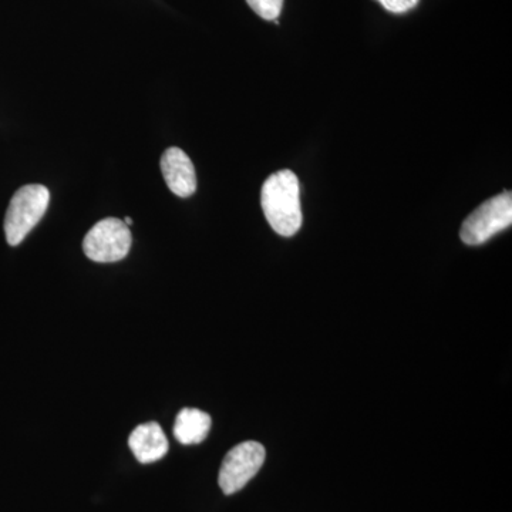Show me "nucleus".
Returning <instances> with one entry per match:
<instances>
[{"label":"nucleus","mask_w":512,"mask_h":512,"mask_svg":"<svg viewBox=\"0 0 512 512\" xmlns=\"http://www.w3.org/2000/svg\"><path fill=\"white\" fill-rule=\"evenodd\" d=\"M165 183L177 197L188 198L197 191V175L190 157L181 148L170 147L161 157Z\"/></svg>","instance_id":"6"},{"label":"nucleus","mask_w":512,"mask_h":512,"mask_svg":"<svg viewBox=\"0 0 512 512\" xmlns=\"http://www.w3.org/2000/svg\"><path fill=\"white\" fill-rule=\"evenodd\" d=\"M265 448L258 441H245L228 451L218 476L224 494L238 493L264 466Z\"/></svg>","instance_id":"5"},{"label":"nucleus","mask_w":512,"mask_h":512,"mask_svg":"<svg viewBox=\"0 0 512 512\" xmlns=\"http://www.w3.org/2000/svg\"><path fill=\"white\" fill-rule=\"evenodd\" d=\"M512 224V194L505 191L483 202L468 215L460 229L464 244L481 245Z\"/></svg>","instance_id":"3"},{"label":"nucleus","mask_w":512,"mask_h":512,"mask_svg":"<svg viewBox=\"0 0 512 512\" xmlns=\"http://www.w3.org/2000/svg\"><path fill=\"white\" fill-rule=\"evenodd\" d=\"M131 248L130 228L117 218L97 222L83 241L87 258L100 264H111L126 258Z\"/></svg>","instance_id":"4"},{"label":"nucleus","mask_w":512,"mask_h":512,"mask_svg":"<svg viewBox=\"0 0 512 512\" xmlns=\"http://www.w3.org/2000/svg\"><path fill=\"white\" fill-rule=\"evenodd\" d=\"M266 221L276 234L293 237L302 227L301 185L291 170H281L266 178L261 191Z\"/></svg>","instance_id":"1"},{"label":"nucleus","mask_w":512,"mask_h":512,"mask_svg":"<svg viewBox=\"0 0 512 512\" xmlns=\"http://www.w3.org/2000/svg\"><path fill=\"white\" fill-rule=\"evenodd\" d=\"M211 416L198 409H183L174 423L175 439L185 446L200 444L211 430Z\"/></svg>","instance_id":"8"},{"label":"nucleus","mask_w":512,"mask_h":512,"mask_svg":"<svg viewBox=\"0 0 512 512\" xmlns=\"http://www.w3.org/2000/svg\"><path fill=\"white\" fill-rule=\"evenodd\" d=\"M50 192L45 185L29 184L15 192L5 217L6 241L12 247L22 244L49 208Z\"/></svg>","instance_id":"2"},{"label":"nucleus","mask_w":512,"mask_h":512,"mask_svg":"<svg viewBox=\"0 0 512 512\" xmlns=\"http://www.w3.org/2000/svg\"><path fill=\"white\" fill-rule=\"evenodd\" d=\"M128 447L141 464L156 463L168 453V440L156 421L140 424L128 437Z\"/></svg>","instance_id":"7"},{"label":"nucleus","mask_w":512,"mask_h":512,"mask_svg":"<svg viewBox=\"0 0 512 512\" xmlns=\"http://www.w3.org/2000/svg\"><path fill=\"white\" fill-rule=\"evenodd\" d=\"M387 12L403 15L419 5L420 0H377Z\"/></svg>","instance_id":"10"},{"label":"nucleus","mask_w":512,"mask_h":512,"mask_svg":"<svg viewBox=\"0 0 512 512\" xmlns=\"http://www.w3.org/2000/svg\"><path fill=\"white\" fill-rule=\"evenodd\" d=\"M247 2L256 15L271 22L279 18L284 6V0H247Z\"/></svg>","instance_id":"9"},{"label":"nucleus","mask_w":512,"mask_h":512,"mask_svg":"<svg viewBox=\"0 0 512 512\" xmlns=\"http://www.w3.org/2000/svg\"><path fill=\"white\" fill-rule=\"evenodd\" d=\"M124 224H126L127 227H128V225H133V220H131V218L127 217L126 220H124Z\"/></svg>","instance_id":"11"}]
</instances>
